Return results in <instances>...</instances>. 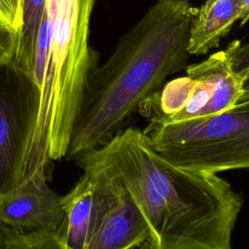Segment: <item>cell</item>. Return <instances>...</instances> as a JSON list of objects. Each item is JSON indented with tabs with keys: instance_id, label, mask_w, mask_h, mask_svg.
<instances>
[{
	"instance_id": "obj_18",
	"label": "cell",
	"mask_w": 249,
	"mask_h": 249,
	"mask_svg": "<svg viewBox=\"0 0 249 249\" xmlns=\"http://www.w3.org/2000/svg\"><path fill=\"white\" fill-rule=\"evenodd\" d=\"M132 249H154V248H153L152 244L150 243V241L147 240V241L141 243L140 245H138V246H136V247H134Z\"/></svg>"
},
{
	"instance_id": "obj_12",
	"label": "cell",
	"mask_w": 249,
	"mask_h": 249,
	"mask_svg": "<svg viewBox=\"0 0 249 249\" xmlns=\"http://www.w3.org/2000/svg\"><path fill=\"white\" fill-rule=\"evenodd\" d=\"M234 73L242 83V96L240 99L249 97V43L242 45L240 41L234 40L225 50Z\"/></svg>"
},
{
	"instance_id": "obj_13",
	"label": "cell",
	"mask_w": 249,
	"mask_h": 249,
	"mask_svg": "<svg viewBox=\"0 0 249 249\" xmlns=\"http://www.w3.org/2000/svg\"><path fill=\"white\" fill-rule=\"evenodd\" d=\"M22 0H0V23L18 32L21 25Z\"/></svg>"
},
{
	"instance_id": "obj_10",
	"label": "cell",
	"mask_w": 249,
	"mask_h": 249,
	"mask_svg": "<svg viewBox=\"0 0 249 249\" xmlns=\"http://www.w3.org/2000/svg\"><path fill=\"white\" fill-rule=\"evenodd\" d=\"M48 0H22L21 25L17 32L12 61L34 78L37 44Z\"/></svg>"
},
{
	"instance_id": "obj_1",
	"label": "cell",
	"mask_w": 249,
	"mask_h": 249,
	"mask_svg": "<svg viewBox=\"0 0 249 249\" xmlns=\"http://www.w3.org/2000/svg\"><path fill=\"white\" fill-rule=\"evenodd\" d=\"M76 158L121 182L147 223L154 249H232L241 195L216 173L170 162L142 129L126 127Z\"/></svg>"
},
{
	"instance_id": "obj_4",
	"label": "cell",
	"mask_w": 249,
	"mask_h": 249,
	"mask_svg": "<svg viewBox=\"0 0 249 249\" xmlns=\"http://www.w3.org/2000/svg\"><path fill=\"white\" fill-rule=\"evenodd\" d=\"M143 131L160 156L180 167L216 174L249 170V97L204 118L152 120Z\"/></svg>"
},
{
	"instance_id": "obj_16",
	"label": "cell",
	"mask_w": 249,
	"mask_h": 249,
	"mask_svg": "<svg viewBox=\"0 0 249 249\" xmlns=\"http://www.w3.org/2000/svg\"><path fill=\"white\" fill-rule=\"evenodd\" d=\"M160 3L172 4V5H183V4H190V0H158Z\"/></svg>"
},
{
	"instance_id": "obj_2",
	"label": "cell",
	"mask_w": 249,
	"mask_h": 249,
	"mask_svg": "<svg viewBox=\"0 0 249 249\" xmlns=\"http://www.w3.org/2000/svg\"><path fill=\"white\" fill-rule=\"evenodd\" d=\"M198 8L157 2L124 33L111 55L90 73L66 157L105 145L125 128L132 115L182 70Z\"/></svg>"
},
{
	"instance_id": "obj_3",
	"label": "cell",
	"mask_w": 249,
	"mask_h": 249,
	"mask_svg": "<svg viewBox=\"0 0 249 249\" xmlns=\"http://www.w3.org/2000/svg\"><path fill=\"white\" fill-rule=\"evenodd\" d=\"M95 0H48L47 51L39 83L40 106L22 181L48 174L53 160L66 157L85 88L97 66L89 45Z\"/></svg>"
},
{
	"instance_id": "obj_14",
	"label": "cell",
	"mask_w": 249,
	"mask_h": 249,
	"mask_svg": "<svg viewBox=\"0 0 249 249\" xmlns=\"http://www.w3.org/2000/svg\"><path fill=\"white\" fill-rule=\"evenodd\" d=\"M17 32L0 23V61L12 59L16 46Z\"/></svg>"
},
{
	"instance_id": "obj_9",
	"label": "cell",
	"mask_w": 249,
	"mask_h": 249,
	"mask_svg": "<svg viewBox=\"0 0 249 249\" xmlns=\"http://www.w3.org/2000/svg\"><path fill=\"white\" fill-rule=\"evenodd\" d=\"M242 4L243 0H205L191 27L190 54H205L217 48L239 18Z\"/></svg>"
},
{
	"instance_id": "obj_11",
	"label": "cell",
	"mask_w": 249,
	"mask_h": 249,
	"mask_svg": "<svg viewBox=\"0 0 249 249\" xmlns=\"http://www.w3.org/2000/svg\"><path fill=\"white\" fill-rule=\"evenodd\" d=\"M3 231L6 249H69L63 238L61 224L56 229L26 233L16 231L4 226Z\"/></svg>"
},
{
	"instance_id": "obj_15",
	"label": "cell",
	"mask_w": 249,
	"mask_h": 249,
	"mask_svg": "<svg viewBox=\"0 0 249 249\" xmlns=\"http://www.w3.org/2000/svg\"><path fill=\"white\" fill-rule=\"evenodd\" d=\"M240 19V25H244L248 19H249V0H243V4H242V8H241V12L239 15V18Z\"/></svg>"
},
{
	"instance_id": "obj_6",
	"label": "cell",
	"mask_w": 249,
	"mask_h": 249,
	"mask_svg": "<svg viewBox=\"0 0 249 249\" xmlns=\"http://www.w3.org/2000/svg\"><path fill=\"white\" fill-rule=\"evenodd\" d=\"M40 89L12 59L0 61V195L22 182L38 118Z\"/></svg>"
},
{
	"instance_id": "obj_5",
	"label": "cell",
	"mask_w": 249,
	"mask_h": 249,
	"mask_svg": "<svg viewBox=\"0 0 249 249\" xmlns=\"http://www.w3.org/2000/svg\"><path fill=\"white\" fill-rule=\"evenodd\" d=\"M186 73L166 83L140 106L149 121L181 122L212 116L231 108L242 96L241 80L226 51L187 66Z\"/></svg>"
},
{
	"instance_id": "obj_7",
	"label": "cell",
	"mask_w": 249,
	"mask_h": 249,
	"mask_svg": "<svg viewBox=\"0 0 249 249\" xmlns=\"http://www.w3.org/2000/svg\"><path fill=\"white\" fill-rule=\"evenodd\" d=\"M61 198L47 174H34L0 195V224L21 233L56 229L64 219Z\"/></svg>"
},
{
	"instance_id": "obj_8",
	"label": "cell",
	"mask_w": 249,
	"mask_h": 249,
	"mask_svg": "<svg viewBox=\"0 0 249 249\" xmlns=\"http://www.w3.org/2000/svg\"><path fill=\"white\" fill-rule=\"evenodd\" d=\"M114 179L118 185L115 196L87 249H132L150 239L143 215L125 188Z\"/></svg>"
},
{
	"instance_id": "obj_17",
	"label": "cell",
	"mask_w": 249,
	"mask_h": 249,
	"mask_svg": "<svg viewBox=\"0 0 249 249\" xmlns=\"http://www.w3.org/2000/svg\"><path fill=\"white\" fill-rule=\"evenodd\" d=\"M0 249H6V243H5V235L3 231V226L0 224Z\"/></svg>"
}]
</instances>
